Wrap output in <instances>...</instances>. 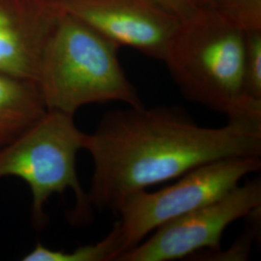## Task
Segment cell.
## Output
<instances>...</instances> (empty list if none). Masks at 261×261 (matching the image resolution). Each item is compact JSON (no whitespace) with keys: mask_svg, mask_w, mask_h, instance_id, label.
Returning <instances> with one entry per match:
<instances>
[{"mask_svg":"<svg viewBox=\"0 0 261 261\" xmlns=\"http://www.w3.org/2000/svg\"><path fill=\"white\" fill-rule=\"evenodd\" d=\"M67 14L82 20L119 47L137 49L163 61L180 18L152 0H56Z\"/></svg>","mask_w":261,"mask_h":261,"instance_id":"52a82bcc","label":"cell"},{"mask_svg":"<svg viewBox=\"0 0 261 261\" xmlns=\"http://www.w3.org/2000/svg\"><path fill=\"white\" fill-rule=\"evenodd\" d=\"M260 168L261 156L220 159L188 171L158 191L127 196L115 213L120 218L122 253L161 225L224 196Z\"/></svg>","mask_w":261,"mask_h":261,"instance_id":"5b68a950","label":"cell"},{"mask_svg":"<svg viewBox=\"0 0 261 261\" xmlns=\"http://www.w3.org/2000/svg\"><path fill=\"white\" fill-rule=\"evenodd\" d=\"M84 149L93 161L90 203L116 213L127 196L207 163L261 156V124L229 119L209 128L179 107H129L106 113Z\"/></svg>","mask_w":261,"mask_h":261,"instance_id":"6da1fadb","label":"cell"},{"mask_svg":"<svg viewBox=\"0 0 261 261\" xmlns=\"http://www.w3.org/2000/svg\"><path fill=\"white\" fill-rule=\"evenodd\" d=\"M162 8L176 15L178 18L184 19L196 9L191 0H152Z\"/></svg>","mask_w":261,"mask_h":261,"instance_id":"4fadbf2b","label":"cell"},{"mask_svg":"<svg viewBox=\"0 0 261 261\" xmlns=\"http://www.w3.org/2000/svg\"><path fill=\"white\" fill-rule=\"evenodd\" d=\"M122 253V238L120 226L116 221L112 230L103 240L77 247L71 252L53 250L41 243L27 253L24 261H117Z\"/></svg>","mask_w":261,"mask_h":261,"instance_id":"30bf717a","label":"cell"},{"mask_svg":"<svg viewBox=\"0 0 261 261\" xmlns=\"http://www.w3.org/2000/svg\"><path fill=\"white\" fill-rule=\"evenodd\" d=\"M85 133L74 116L47 111L30 128L0 148V179L17 177L24 181L32 196L31 221L41 230L47 226L45 206L55 194L72 190L75 206L70 214L73 223H86L92 204L77 177L75 160L84 149Z\"/></svg>","mask_w":261,"mask_h":261,"instance_id":"277c9868","label":"cell"},{"mask_svg":"<svg viewBox=\"0 0 261 261\" xmlns=\"http://www.w3.org/2000/svg\"><path fill=\"white\" fill-rule=\"evenodd\" d=\"M119 47L62 11L44 49L36 82L47 111L74 116L92 103L143 107L119 61Z\"/></svg>","mask_w":261,"mask_h":261,"instance_id":"3957f363","label":"cell"},{"mask_svg":"<svg viewBox=\"0 0 261 261\" xmlns=\"http://www.w3.org/2000/svg\"><path fill=\"white\" fill-rule=\"evenodd\" d=\"M214 0H191L193 5L195 7H202V6H208L210 5Z\"/></svg>","mask_w":261,"mask_h":261,"instance_id":"5bb4252c","label":"cell"},{"mask_svg":"<svg viewBox=\"0 0 261 261\" xmlns=\"http://www.w3.org/2000/svg\"><path fill=\"white\" fill-rule=\"evenodd\" d=\"M245 33L210 6L180 19L163 62L187 100L229 119L261 124V102L244 91Z\"/></svg>","mask_w":261,"mask_h":261,"instance_id":"7a4b0ae2","label":"cell"},{"mask_svg":"<svg viewBox=\"0 0 261 261\" xmlns=\"http://www.w3.org/2000/svg\"><path fill=\"white\" fill-rule=\"evenodd\" d=\"M244 91L261 102V32L245 34Z\"/></svg>","mask_w":261,"mask_h":261,"instance_id":"7c38bea8","label":"cell"},{"mask_svg":"<svg viewBox=\"0 0 261 261\" xmlns=\"http://www.w3.org/2000/svg\"><path fill=\"white\" fill-rule=\"evenodd\" d=\"M208 6L245 34L261 32V0H214Z\"/></svg>","mask_w":261,"mask_h":261,"instance_id":"8fae6325","label":"cell"},{"mask_svg":"<svg viewBox=\"0 0 261 261\" xmlns=\"http://www.w3.org/2000/svg\"><path fill=\"white\" fill-rule=\"evenodd\" d=\"M47 112L36 83L0 73V148L18 138Z\"/></svg>","mask_w":261,"mask_h":261,"instance_id":"9c48e42d","label":"cell"},{"mask_svg":"<svg viewBox=\"0 0 261 261\" xmlns=\"http://www.w3.org/2000/svg\"><path fill=\"white\" fill-rule=\"evenodd\" d=\"M61 13L56 0H0V73L36 83Z\"/></svg>","mask_w":261,"mask_h":261,"instance_id":"ba28073f","label":"cell"},{"mask_svg":"<svg viewBox=\"0 0 261 261\" xmlns=\"http://www.w3.org/2000/svg\"><path fill=\"white\" fill-rule=\"evenodd\" d=\"M261 207V180L254 178L224 196L161 225L117 261H172L196 252H217L228 225Z\"/></svg>","mask_w":261,"mask_h":261,"instance_id":"8992f818","label":"cell"}]
</instances>
